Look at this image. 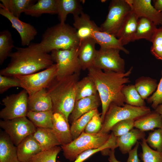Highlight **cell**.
I'll return each mask as SVG.
<instances>
[{
    "mask_svg": "<svg viewBox=\"0 0 162 162\" xmlns=\"http://www.w3.org/2000/svg\"><path fill=\"white\" fill-rule=\"evenodd\" d=\"M133 69L132 66L124 73L104 71L94 66L87 70L88 75L94 81L100 100L102 105L101 117L103 122L111 103L120 106L125 104L122 90L126 84L130 82L129 76Z\"/></svg>",
    "mask_w": 162,
    "mask_h": 162,
    "instance_id": "6da1fadb",
    "label": "cell"
},
{
    "mask_svg": "<svg viewBox=\"0 0 162 162\" xmlns=\"http://www.w3.org/2000/svg\"><path fill=\"white\" fill-rule=\"evenodd\" d=\"M16 51L9 56L10 61L0 70V75L9 76L33 74L53 64L50 54L39 50L35 43L26 47H15Z\"/></svg>",
    "mask_w": 162,
    "mask_h": 162,
    "instance_id": "7a4b0ae2",
    "label": "cell"
},
{
    "mask_svg": "<svg viewBox=\"0 0 162 162\" xmlns=\"http://www.w3.org/2000/svg\"><path fill=\"white\" fill-rule=\"evenodd\" d=\"M80 74H75L60 80L56 78L46 88L52 100L53 113L62 114L68 121L76 101Z\"/></svg>",
    "mask_w": 162,
    "mask_h": 162,
    "instance_id": "3957f363",
    "label": "cell"
},
{
    "mask_svg": "<svg viewBox=\"0 0 162 162\" xmlns=\"http://www.w3.org/2000/svg\"><path fill=\"white\" fill-rule=\"evenodd\" d=\"M80 41L75 28L68 24L60 23L47 28L42 36L37 48L48 53L55 50H66L79 46Z\"/></svg>",
    "mask_w": 162,
    "mask_h": 162,
    "instance_id": "277c9868",
    "label": "cell"
},
{
    "mask_svg": "<svg viewBox=\"0 0 162 162\" xmlns=\"http://www.w3.org/2000/svg\"><path fill=\"white\" fill-rule=\"evenodd\" d=\"M110 134L100 133L91 134L83 131L69 143L61 146L64 156L70 161H74L82 152L102 146L108 140Z\"/></svg>",
    "mask_w": 162,
    "mask_h": 162,
    "instance_id": "5b68a950",
    "label": "cell"
},
{
    "mask_svg": "<svg viewBox=\"0 0 162 162\" xmlns=\"http://www.w3.org/2000/svg\"><path fill=\"white\" fill-rule=\"evenodd\" d=\"M151 111L148 107H136L127 104L124 106H118L111 103L107 111L99 133L108 134L113 126L120 121L132 119L135 120Z\"/></svg>",
    "mask_w": 162,
    "mask_h": 162,
    "instance_id": "8992f818",
    "label": "cell"
},
{
    "mask_svg": "<svg viewBox=\"0 0 162 162\" xmlns=\"http://www.w3.org/2000/svg\"><path fill=\"white\" fill-rule=\"evenodd\" d=\"M79 46L69 50H55L50 55L57 67L56 78L58 80L75 74H80L82 70L78 59Z\"/></svg>",
    "mask_w": 162,
    "mask_h": 162,
    "instance_id": "52a82bcc",
    "label": "cell"
},
{
    "mask_svg": "<svg viewBox=\"0 0 162 162\" xmlns=\"http://www.w3.org/2000/svg\"><path fill=\"white\" fill-rule=\"evenodd\" d=\"M56 64L42 71L31 74L15 76L20 82L21 87L27 92L28 96L43 88H47L56 78Z\"/></svg>",
    "mask_w": 162,
    "mask_h": 162,
    "instance_id": "ba28073f",
    "label": "cell"
},
{
    "mask_svg": "<svg viewBox=\"0 0 162 162\" xmlns=\"http://www.w3.org/2000/svg\"><path fill=\"white\" fill-rule=\"evenodd\" d=\"M132 10L126 0H112L110 4L108 14L101 25L100 30L116 36L127 15Z\"/></svg>",
    "mask_w": 162,
    "mask_h": 162,
    "instance_id": "9c48e42d",
    "label": "cell"
},
{
    "mask_svg": "<svg viewBox=\"0 0 162 162\" xmlns=\"http://www.w3.org/2000/svg\"><path fill=\"white\" fill-rule=\"evenodd\" d=\"M28 95L23 89L19 92L7 96L2 100L4 107L0 112L3 120L26 116L28 110Z\"/></svg>",
    "mask_w": 162,
    "mask_h": 162,
    "instance_id": "30bf717a",
    "label": "cell"
},
{
    "mask_svg": "<svg viewBox=\"0 0 162 162\" xmlns=\"http://www.w3.org/2000/svg\"><path fill=\"white\" fill-rule=\"evenodd\" d=\"M0 126L16 146L26 137L33 134L37 128L26 116L2 120Z\"/></svg>",
    "mask_w": 162,
    "mask_h": 162,
    "instance_id": "8fae6325",
    "label": "cell"
},
{
    "mask_svg": "<svg viewBox=\"0 0 162 162\" xmlns=\"http://www.w3.org/2000/svg\"><path fill=\"white\" fill-rule=\"evenodd\" d=\"M120 50L113 48H102L98 50L94 66L104 71L124 73L125 62L119 54Z\"/></svg>",
    "mask_w": 162,
    "mask_h": 162,
    "instance_id": "7c38bea8",
    "label": "cell"
},
{
    "mask_svg": "<svg viewBox=\"0 0 162 162\" xmlns=\"http://www.w3.org/2000/svg\"><path fill=\"white\" fill-rule=\"evenodd\" d=\"M0 14L11 22V27L15 29L20 36L21 45L28 46L38 34L35 28L31 24L23 22L10 13L0 4Z\"/></svg>",
    "mask_w": 162,
    "mask_h": 162,
    "instance_id": "4fadbf2b",
    "label": "cell"
},
{
    "mask_svg": "<svg viewBox=\"0 0 162 162\" xmlns=\"http://www.w3.org/2000/svg\"><path fill=\"white\" fill-rule=\"evenodd\" d=\"M138 19L144 17L153 22L157 26H162V13L157 10L151 0H126Z\"/></svg>",
    "mask_w": 162,
    "mask_h": 162,
    "instance_id": "5bb4252c",
    "label": "cell"
},
{
    "mask_svg": "<svg viewBox=\"0 0 162 162\" xmlns=\"http://www.w3.org/2000/svg\"><path fill=\"white\" fill-rule=\"evenodd\" d=\"M96 44L91 38L80 43L78 57L82 70H88L94 66L98 51L95 49Z\"/></svg>",
    "mask_w": 162,
    "mask_h": 162,
    "instance_id": "9a60e30c",
    "label": "cell"
},
{
    "mask_svg": "<svg viewBox=\"0 0 162 162\" xmlns=\"http://www.w3.org/2000/svg\"><path fill=\"white\" fill-rule=\"evenodd\" d=\"M138 20L132 9L124 20L116 36L123 46L134 41Z\"/></svg>",
    "mask_w": 162,
    "mask_h": 162,
    "instance_id": "2e32d148",
    "label": "cell"
},
{
    "mask_svg": "<svg viewBox=\"0 0 162 162\" xmlns=\"http://www.w3.org/2000/svg\"><path fill=\"white\" fill-rule=\"evenodd\" d=\"M68 122L62 114L53 113L52 129L61 146L68 144L73 140Z\"/></svg>",
    "mask_w": 162,
    "mask_h": 162,
    "instance_id": "e0dca14e",
    "label": "cell"
},
{
    "mask_svg": "<svg viewBox=\"0 0 162 162\" xmlns=\"http://www.w3.org/2000/svg\"><path fill=\"white\" fill-rule=\"evenodd\" d=\"M100 103L98 93L76 100L73 110L69 116V122L71 123L83 115L98 109Z\"/></svg>",
    "mask_w": 162,
    "mask_h": 162,
    "instance_id": "ac0fdd59",
    "label": "cell"
},
{
    "mask_svg": "<svg viewBox=\"0 0 162 162\" xmlns=\"http://www.w3.org/2000/svg\"><path fill=\"white\" fill-rule=\"evenodd\" d=\"M92 24L91 38L102 48L118 49L128 54L129 51L122 45L119 40L114 35L101 31L99 27L94 22Z\"/></svg>",
    "mask_w": 162,
    "mask_h": 162,
    "instance_id": "d6986e66",
    "label": "cell"
},
{
    "mask_svg": "<svg viewBox=\"0 0 162 162\" xmlns=\"http://www.w3.org/2000/svg\"><path fill=\"white\" fill-rule=\"evenodd\" d=\"M51 98L46 88L41 89L28 97V110L34 112L52 110Z\"/></svg>",
    "mask_w": 162,
    "mask_h": 162,
    "instance_id": "ffe728a7",
    "label": "cell"
},
{
    "mask_svg": "<svg viewBox=\"0 0 162 162\" xmlns=\"http://www.w3.org/2000/svg\"><path fill=\"white\" fill-rule=\"evenodd\" d=\"M17 148L18 158L20 162H27L32 156L42 151L39 144L33 134L25 138Z\"/></svg>",
    "mask_w": 162,
    "mask_h": 162,
    "instance_id": "44dd1931",
    "label": "cell"
},
{
    "mask_svg": "<svg viewBox=\"0 0 162 162\" xmlns=\"http://www.w3.org/2000/svg\"><path fill=\"white\" fill-rule=\"evenodd\" d=\"M145 132L135 128L120 136L116 137V145L123 154L128 153L140 140L145 138Z\"/></svg>",
    "mask_w": 162,
    "mask_h": 162,
    "instance_id": "7402d4cb",
    "label": "cell"
},
{
    "mask_svg": "<svg viewBox=\"0 0 162 162\" xmlns=\"http://www.w3.org/2000/svg\"><path fill=\"white\" fill-rule=\"evenodd\" d=\"M0 162H20L17 148L4 131L0 134Z\"/></svg>",
    "mask_w": 162,
    "mask_h": 162,
    "instance_id": "603a6c76",
    "label": "cell"
},
{
    "mask_svg": "<svg viewBox=\"0 0 162 162\" xmlns=\"http://www.w3.org/2000/svg\"><path fill=\"white\" fill-rule=\"evenodd\" d=\"M57 0H38L24 12L25 14L37 17L44 14H58Z\"/></svg>",
    "mask_w": 162,
    "mask_h": 162,
    "instance_id": "cb8c5ba5",
    "label": "cell"
},
{
    "mask_svg": "<svg viewBox=\"0 0 162 162\" xmlns=\"http://www.w3.org/2000/svg\"><path fill=\"white\" fill-rule=\"evenodd\" d=\"M74 27L80 41L91 38L92 27L93 21L87 14L82 12L80 15L73 16Z\"/></svg>",
    "mask_w": 162,
    "mask_h": 162,
    "instance_id": "d4e9b609",
    "label": "cell"
},
{
    "mask_svg": "<svg viewBox=\"0 0 162 162\" xmlns=\"http://www.w3.org/2000/svg\"><path fill=\"white\" fill-rule=\"evenodd\" d=\"M58 14L61 23H64L68 15H80L83 12L80 1L77 0H57Z\"/></svg>",
    "mask_w": 162,
    "mask_h": 162,
    "instance_id": "484cf974",
    "label": "cell"
},
{
    "mask_svg": "<svg viewBox=\"0 0 162 162\" xmlns=\"http://www.w3.org/2000/svg\"><path fill=\"white\" fill-rule=\"evenodd\" d=\"M134 127L145 132L162 128V117L154 110L135 120Z\"/></svg>",
    "mask_w": 162,
    "mask_h": 162,
    "instance_id": "4316f807",
    "label": "cell"
},
{
    "mask_svg": "<svg viewBox=\"0 0 162 162\" xmlns=\"http://www.w3.org/2000/svg\"><path fill=\"white\" fill-rule=\"evenodd\" d=\"M33 135L39 144L42 151L61 145L52 129L37 128Z\"/></svg>",
    "mask_w": 162,
    "mask_h": 162,
    "instance_id": "83f0119b",
    "label": "cell"
},
{
    "mask_svg": "<svg viewBox=\"0 0 162 162\" xmlns=\"http://www.w3.org/2000/svg\"><path fill=\"white\" fill-rule=\"evenodd\" d=\"M157 26L152 21L144 17H141L138 21L134 38L136 40L144 39L151 42L156 31Z\"/></svg>",
    "mask_w": 162,
    "mask_h": 162,
    "instance_id": "f1b7e54d",
    "label": "cell"
},
{
    "mask_svg": "<svg viewBox=\"0 0 162 162\" xmlns=\"http://www.w3.org/2000/svg\"><path fill=\"white\" fill-rule=\"evenodd\" d=\"M134 85L140 95L144 100H146L155 91L158 84L155 79L148 76H142L136 80Z\"/></svg>",
    "mask_w": 162,
    "mask_h": 162,
    "instance_id": "f546056e",
    "label": "cell"
},
{
    "mask_svg": "<svg viewBox=\"0 0 162 162\" xmlns=\"http://www.w3.org/2000/svg\"><path fill=\"white\" fill-rule=\"evenodd\" d=\"M52 110L38 112L28 111L26 116L36 128H52Z\"/></svg>",
    "mask_w": 162,
    "mask_h": 162,
    "instance_id": "4dcf8cb0",
    "label": "cell"
},
{
    "mask_svg": "<svg viewBox=\"0 0 162 162\" xmlns=\"http://www.w3.org/2000/svg\"><path fill=\"white\" fill-rule=\"evenodd\" d=\"M116 137L111 133L108 140L101 147L97 148L87 150L80 154L74 162H83L95 153L101 151L103 155H108L110 149L117 147L116 142ZM57 162H61L58 160Z\"/></svg>",
    "mask_w": 162,
    "mask_h": 162,
    "instance_id": "1f68e13d",
    "label": "cell"
},
{
    "mask_svg": "<svg viewBox=\"0 0 162 162\" xmlns=\"http://www.w3.org/2000/svg\"><path fill=\"white\" fill-rule=\"evenodd\" d=\"M1 4L14 16L19 18L22 12L37 1L34 0H0Z\"/></svg>",
    "mask_w": 162,
    "mask_h": 162,
    "instance_id": "d6a6232c",
    "label": "cell"
},
{
    "mask_svg": "<svg viewBox=\"0 0 162 162\" xmlns=\"http://www.w3.org/2000/svg\"><path fill=\"white\" fill-rule=\"evenodd\" d=\"M96 84L88 75L79 80L77 85L76 100L98 94Z\"/></svg>",
    "mask_w": 162,
    "mask_h": 162,
    "instance_id": "836d02e7",
    "label": "cell"
},
{
    "mask_svg": "<svg viewBox=\"0 0 162 162\" xmlns=\"http://www.w3.org/2000/svg\"><path fill=\"white\" fill-rule=\"evenodd\" d=\"M11 32L8 30L0 32V64L2 65L15 47Z\"/></svg>",
    "mask_w": 162,
    "mask_h": 162,
    "instance_id": "e575fe53",
    "label": "cell"
},
{
    "mask_svg": "<svg viewBox=\"0 0 162 162\" xmlns=\"http://www.w3.org/2000/svg\"><path fill=\"white\" fill-rule=\"evenodd\" d=\"M122 92L126 104L139 107L146 106L144 100L140 95L134 85H125Z\"/></svg>",
    "mask_w": 162,
    "mask_h": 162,
    "instance_id": "d590c367",
    "label": "cell"
},
{
    "mask_svg": "<svg viewBox=\"0 0 162 162\" xmlns=\"http://www.w3.org/2000/svg\"><path fill=\"white\" fill-rule=\"evenodd\" d=\"M98 111V109L90 111L83 115L71 123L70 129L73 140L84 131L89 121Z\"/></svg>",
    "mask_w": 162,
    "mask_h": 162,
    "instance_id": "8d00e7d4",
    "label": "cell"
},
{
    "mask_svg": "<svg viewBox=\"0 0 162 162\" xmlns=\"http://www.w3.org/2000/svg\"><path fill=\"white\" fill-rule=\"evenodd\" d=\"M140 142L142 152L139 156L143 162H162V152L154 150L147 143L145 138Z\"/></svg>",
    "mask_w": 162,
    "mask_h": 162,
    "instance_id": "74e56055",
    "label": "cell"
},
{
    "mask_svg": "<svg viewBox=\"0 0 162 162\" xmlns=\"http://www.w3.org/2000/svg\"><path fill=\"white\" fill-rule=\"evenodd\" d=\"M61 149V147L57 146L42 151L31 157L27 162H56L57 156Z\"/></svg>",
    "mask_w": 162,
    "mask_h": 162,
    "instance_id": "f35d334b",
    "label": "cell"
},
{
    "mask_svg": "<svg viewBox=\"0 0 162 162\" xmlns=\"http://www.w3.org/2000/svg\"><path fill=\"white\" fill-rule=\"evenodd\" d=\"M151 42V53L156 59L162 60V26L157 28Z\"/></svg>",
    "mask_w": 162,
    "mask_h": 162,
    "instance_id": "ab89813d",
    "label": "cell"
},
{
    "mask_svg": "<svg viewBox=\"0 0 162 162\" xmlns=\"http://www.w3.org/2000/svg\"><path fill=\"white\" fill-rule=\"evenodd\" d=\"M134 119H128L118 122L112 127V133L116 137L124 134L134 127Z\"/></svg>",
    "mask_w": 162,
    "mask_h": 162,
    "instance_id": "60d3db41",
    "label": "cell"
},
{
    "mask_svg": "<svg viewBox=\"0 0 162 162\" xmlns=\"http://www.w3.org/2000/svg\"><path fill=\"white\" fill-rule=\"evenodd\" d=\"M146 140L151 148L162 152V128H158L149 133Z\"/></svg>",
    "mask_w": 162,
    "mask_h": 162,
    "instance_id": "b9f144b4",
    "label": "cell"
},
{
    "mask_svg": "<svg viewBox=\"0 0 162 162\" xmlns=\"http://www.w3.org/2000/svg\"><path fill=\"white\" fill-rule=\"evenodd\" d=\"M101 115V113L100 114L98 111L97 112L88 123L84 132L91 134L99 133L102 129L103 124Z\"/></svg>",
    "mask_w": 162,
    "mask_h": 162,
    "instance_id": "7bdbcfd3",
    "label": "cell"
},
{
    "mask_svg": "<svg viewBox=\"0 0 162 162\" xmlns=\"http://www.w3.org/2000/svg\"><path fill=\"white\" fill-rule=\"evenodd\" d=\"M13 87H21L19 80L15 76L0 75V93L2 94Z\"/></svg>",
    "mask_w": 162,
    "mask_h": 162,
    "instance_id": "ee69618b",
    "label": "cell"
},
{
    "mask_svg": "<svg viewBox=\"0 0 162 162\" xmlns=\"http://www.w3.org/2000/svg\"><path fill=\"white\" fill-rule=\"evenodd\" d=\"M161 75V78L158 84L156 90L146 99L147 103L151 104V106L154 110L158 105L162 104V69Z\"/></svg>",
    "mask_w": 162,
    "mask_h": 162,
    "instance_id": "f6af8a7d",
    "label": "cell"
},
{
    "mask_svg": "<svg viewBox=\"0 0 162 162\" xmlns=\"http://www.w3.org/2000/svg\"><path fill=\"white\" fill-rule=\"evenodd\" d=\"M140 143L138 142L134 148L128 153V157L126 162H140L138 158V149Z\"/></svg>",
    "mask_w": 162,
    "mask_h": 162,
    "instance_id": "bcb514c9",
    "label": "cell"
},
{
    "mask_svg": "<svg viewBox=\"0 0 162 162\" xmlns=\"http://www.w3.org/2000/svg\"><path fill=\"white\" fill-rule=\"evenodd\" d=\"M108 156L109 162H121L117 160L116 158L115 154V149H110Z\"/></svg>",
    "mask_w": 162,
    "mask_h": 162,
    "instance_id": "7dc6e473",
    "label": "cell"
},
{
    "mask_svg": "<svg viewBox=\"0 0 162 162\" xmlns=\"http://www.w3.org/2000/svg\"><path fill=\"white\" fill-rule=\"evenodd\" d=\"M154 8L158 11L162 13V0L153 1Z\"/></svg>",
    "mask_w": 162,
    "mask_h": 162,
    "instance_id": "c3c4849f",
    "label": "cell"
},
{
    "mask_svg": "<svg viewBox=\"0 0 162 162\" xmlns=\"http://www.w3.org/2000/svg\"><path fill=\"white\" fill-rule=\"evenodd\" d=\"M154 111L160 114L162 117V104L158 105L154 109Z\"/></svg>",
    "mask_w": 162,
    "mask_h": 162,
    "instance_id": "681fc988",
    "label": "cell"
}]
</instances>
